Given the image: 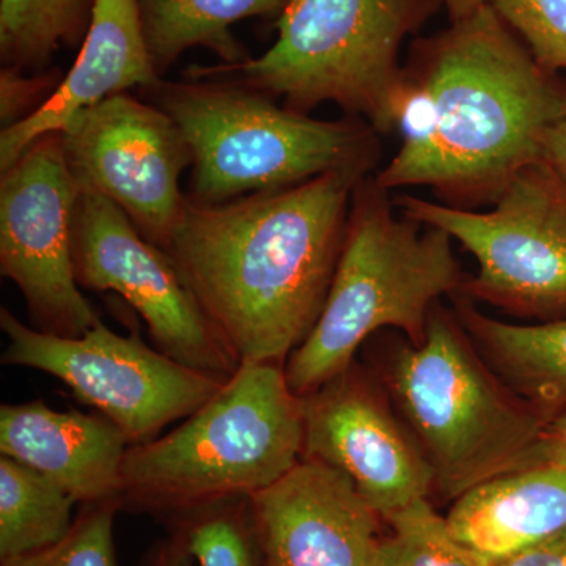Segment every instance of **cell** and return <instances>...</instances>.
<instances>
[{"label": "cell", "instance_id": "cell-1", "mask_svg": "<svg viewBox=\"0 0 566 566\" xmlns=\"http://www.w3.org/2000/svg\"><path fill=\"white\" fill-rule=\"evenodd\" d=\"M371 169L203 203L186 197L163 249L240 364H285L322 315L353 193Z\"/></svg>", "mask_w": 566, "mask_h": 566}, {"label": "cell", "instance_id": "cell-2", "mask_svg": "<svg viewBox=\"0 0 566 566\" xmlns=\"http://www.w3.org/2000/svg\"><path fill=\"white\" fill-rule=\"evenodd\" d=\"M547 70L491 3L412 43L405 77L419 145L375 180L428 186L447 205H493L510 180L543 159L566 112V82Z\"/></svg>", "mask_w": 566, "mask_h": 566}, {"label": "cell", "instance_id": "cell-3", "mask_svg": "<svg viewBox=\"0 0 566 566\" xmlns=\"http://www.w3.org/2000/svg\"><path fill=\"white\" fill-rule=\"evenodd\" d=\"M394 210L375 178L357 185L322 315L283 364L297 397L345 371L365 340L386 327L422 345L434 305L463 289L452 237Z\"/></svg>", "mask_w": 566, "mask_h": 566}, {"label": "cell", "instance_id": "cell-4", "mask_svg": "<svg viewBox=\"0 0 566 566\" xmlns=\"http://www.w3.org/2000/svg\"><path fill=\"white\" fill-rule=\"evenodd\" d=\"M375 374L447 501L542 461L546 420L499 378L455 312L436 304L423 344L394 346Z\"/></svg>", "mask_w": 566, "mask_h": 566}, {"label": "cell", "instance_id": "cell-5", "mask_svg": "<svg viewBox=\"0 0 566 566\" xmlns=\"http://www.w3.org/2000/svg\"><path fill=\"white\" fill-rule=\"evenodd\" d=\"M303 398L283 365L241 364L166 436L129 446L118 504L177 516L273 485L303 460Z\"/></svg>", "mask_w": 566, "mask_h": 566}, {"label": "cell", "instance_id": "cell-6", "mask_svg": "<svg viewBox=\"0 0 566 566\" xmlns=\"http://www.w3.org/2000/svg\"><path fill=\"white\" fill-rule=\"evenodd\" d=\"M447 0H285L273 46L259 59L192 66L189 80L227 82L303 112L334 103L376 133L394 132L401 50Z\"/></svg>", "mask_w": 566, "mask_h": 566}, {"label": "cell", "instance_id": "cell-7", "mask_svg": "<svg viewBox=\"0 0 566 566\" xmlns=\"http://www.w3.org/2000/svg\"><path fill=\"white\" fill-rule=\"evenodd\" d=\"M159 81L151 91L185 137L192 158V197L223 203L334 172L367 167L379 156L363 118L316 120L279 107L270 96L221 81Z\"/></svg>", "mask_w": 566, "mask_h": 566}, {"label": "cell", "instance_id": "cell-8", "mask_svg": "<svg viewBox=\"0 0 566 566\" xmlns=\"http://www.w3.org/2000/svg\"><path fill=\"white\" fill-rule=\"evenodd\" d=\"M406 218L444 230L479 264L460 293L543 322L566 316V180L545 159L521 169L485 212L395 199Z\"/></svg>", "mask_w": 566, "mask_h": 566}, {"label": "cell", "instance_id": "cell-9", "mask_svg": "<svg viewBox=\"0 0 566 566\" xmlns=\"http://www.w3.org/2000/svg\"><path fill=\"white\" fill-rule=\"evenodd\" d=\"M0 327L9 338L3 365L61 379L82 403L117 424L132 446L151 441L167 424L193 415L227 381L153 349L137 333H114L102 319L81 337H59L2 307Z\"/></svg>", "mask_w": 566, "mask_h": 566}, {"label": "cell", "instance_id": "cell-10", "mask_svg": "<svg viewBox=\"0 0 566 566\" xmlns=\"http://www.w3.org/2000/svg\"><path fill=\"white\" fill-rule=\"evenodd\" d=\"M77 197L61 133L33 142L0 180L2 275L20 290L32 327L69 338L99 322L74 274Z\"/></svg>", "mask_w": 566, "mask_h": 566}, {"label": "cell", "instance_id": "cell-11", "mask_svg": "<svg viewBox=\"0 0 566 566\" xmlns=\"http://www.w3.org/2000/svg\"><path fill=\"white\" fill-rule=\"evenodd\" d=\"M73 264L81 289L114 292L132 305L159 352L223 379L240 368L169 255L145 240L117 205L96 193L77 197Z\"/></svg>", "mask_w": 566, "mask_h": 566}, {"label": "cell", "instance_id": "cell-12", "mask_svg": "<svg viewBox=\"0 0 566 566\" xmlns=\"http://www.w3.org/2000/svg\"><path fill=\"white\" fill-rule=\"evenodd\" d=\"M61 134L80 192L111 200L145 240L166 248L185 207L180 177L192 163L177 123L158 106L118 93Z\"/></svg>", "mask_w": 566, "mask_h": 566}, {"label": "cell", "instance_id": "cell-13", "mask_svg": "<svg viewBox=\"0 0 566 566\" xmlns=\"http://www.w3.org/2000/svg\"><path fill=\"white\" fill-rule=\"evenodd\" d=\"M301 398L304 460L344 472L382 520L433 491V472L374 370L354 360Z\"/></svg>", "mask_w": 566, "mask_h": 566}, {"label": "cell", "instance_id": "cell-14", "mask_svg": "<svg viewBox=\"0 0 566 566\" xmlns=\"http://www.w3.org/2000/svg\"><path fill=\"white\" fill-rule=\"evenodd\" d=\"M248 502L263 566H374L382 517L333 465L303 458Z\"/></svg>", "mask_w": 566, "mask_h": 566}, {"label": "cell", "instance_id": "cell-15", "mask_svg": "<svg viewBox=\"0 0 566 566\" xmlns=\"http://www.w3.org/2000/svg\"><path fill=\"white\" fill-rule=\"evenodd\" d=\"M161 81L153 66L142 31L139 0H95L87 35L57 88L24 120L0 133V170L48 134L63 133L111 96L132 87H155Z\"/></svg>", "mask_w": 566, "mask_h": 566}, {"label": "cell", "instance_id": "cell-16", "mask_svg": "<svg viewBox=\"0 0 566 566\" xmlns=\"http://www.w3.org/2000/svg\"><path fill=\"white\" fill-rule=\"evenodd\" d=\"M129 446L102 415L54 411L40 400L0 406V455L35 469L84 505L118 502Z\"/></svg>", "mask_w": 566, "mask_h": 566}, {"label": "cell", "instance_id": "cell-17", "mask_svg": "<svg viewBox=\"0 0 566 566\" xmlns=\"http://www.w3.org/2000/svg\"><path fill=\"white\" fill-rule=\"evenodd\" d=\"M450 531L490 565L566 535V465L539 461L453 501Z\"/></svg>", "mask_w": 566, "mask_h": 566}, {"label": "cell", "instance_id": "cell-18", "mask_svg": "<svg viewBox=\"0 0 566 566\" xmlns=\"http://www.w3.org/2000/svg\"><path fill=\"white\" fill-rule=\"evenodd\" d=\"M455 315L488 365L547 423L566 409V316L513 324L480 312L468 296H453Z\"/></svg>", "mask_w": 566, "mask_h": 566}, {"label": "cell", "instance_id": "cell-19", "mask_svg": "<svg viewBox=\"0 0 566 566\" xmlns=\"http://www.w3.org/2000/svg\"><path fill=\"white\" fill-rule=\"evenodd\" d=\"M285 0H139L142 31L159 77L182 52L207 46L223 63L244 62L230 28L251 17L282 11Z\"/></svg>", "mask_w": 566, "mask_h": 566}, {"label": "cell", "instance_id": "cell-20", "mask_svg": "<svg viewBox=\"0 0 566 566\" xmlns=\"http://www.w3.org/2000/svg\"><path fill=\"white\" fill-rule=\"evenodd\" d=\"M76 499L35 469L0 455V558L57 545L74 526Z\"/></svg>", "mask_w": 566, "mask_h": 566}, {"label": "cell", "instance_id": "cell-21", "mask_svg": "<svg viewBox=\"0 0 566 566\" xmlns=\"http://www.w3.org/2000/svg\"><path fill=\"white\" fill-rule=\"evenodd\" d=\"M95 0H0V52L7 69H41L63 44L87 35Z\"/></svg>", "mask_w": 566, "mask_h": 566}, {"label": "cell", "instance_id": "cell-22", "mask_svg": "<svg viewBox=\"0 0 566 566\" xmlns=\"http://www.w3.org/2000/svg\"><path fill=\"white\" fill-rule=\"evenodd\" d=\"M386 521L392 532L379 538L374 566H493L458 542L447 517L428 497L417 499Z\"/></svg>", "mask_w": 566, "mask_h": 566}, {"label": "cell", "instance_id": "cell-23", "mask_svg": "<svg viewBox=\"0 0 566 566\" xmlns=\"http://www.w3.org/2000/svg\"><path fill=\"white\" fill-rule=\"evenodd\" d=\"M197 566H263L248 497L227 499L174 516Z\"/></svg>", "mask_w": 566, "mask_h": 566}, {"label": "cell", "instance_id": "cell-24", "mask_svg": "<svg viewBox=\"0 0 566 566\" xmlns=\"http://www.w3.org/2000/svg\"><path fill=\"white\" fill-rule=\"evenodd\" d=\"M118 510V502L85 504L61 543L39 553L0 558V566H118L114 543Z\"/></svg>", "mask_w": 566, "mask_h": 566}, {"label": "cell", "instance_id": "cell-25", "mask_svg": "<svg viewBox=\"0 0 566 566\" xmlns=\"http://www.w3.org/2000/svg\"><path fill=\"white\" fill-rule=\"evenodd\" d=\"M502 21L547 70L566 71V0H491Z\"/></svg>", "mask_w": 566, "mask_h": 566}, {"label": "cell", "instance_id": "cell-26", "mask_svg": "<svg viewBox=\"0 0 566 566\" xmlns=\"http://www.w3.org/2000/svg\"><path fill=\"white\" fill-rule=\"evenodd\" d=\"M59 82L48 74L25 77L20 70L3 69L0 76V120L3 128L39 111L57 88Z\"/></svg>", "mask_w": 566, "mask_h": 566}, {"label": "cell", "instance_id": "cell-27", "mask_svg": "<svg viewBox=\"0 0 566 566\" xmlns=\"http://www.w3.org/2000/svg\"><path fill=\"white\" fill-rule=\"evenodd\" d=\"M495 566H566V535L516 554Z\"/></svg>", "mask_w": 566, "mask_h": 566}, {"label": "cell", "instance_id": "cell-28", "mask_svg": "<svg viewBox=\"0 0 566 566\" xmlns=\"http://www.w3.org/2000/svg\"><path fill=\"white\" fill-rule=\"evenodd\" d=\"M140 566H197L196 562L186 547L185 542L178 534L170 538L156 543L155 547L144 558Z\"/></svg>", "mask_w": 566, "mask_h": 566}, {"label": "cell", "instance_id": "cell-29", "mask_svg": "<svg viewBox=\"0 0 566 566\" xmlns=\"http://www.w3.org/2000/svg\"><path fill=\"white\" fill-rule=\"evenodd\" d=\"M542 461L566 465V409L547 423Z\"/></svg>", "mask_w": 566, "mask_h": 566}, {"label": "cell", "instance_id": "cell-30", "mask_svg": "<svg viewBox=\"0 0 566 566\" xmlns=\"http://www.w3.org/2000/svg\"><path fill=\"white\" fill-rule=\"evenodd\" d=\"M543 159L566 180V112L547 134Z\"/></svg>", "mask_w": 566, "mask_h": 566}, {"label": "cell", "instance_id": "cell-31", "mask_svg": "<svg viewBox=\"0 0 566 566\" xmlns=\"http://www.w3.org/2000/svg\"><path fill=\"white\" fill-rule=\"evenodd\" d=\"M490 2L491 0H447L446 9L449 10L450 21H457L475 13Z\"/></svg>", "mask_w": 566, "mask_h": 566}]
</instances>
